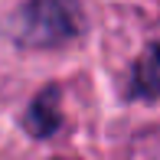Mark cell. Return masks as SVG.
Here are the masks:
<instances>
[{
	"instance_id": "cell-2",
	"label": "cell",
	"mask_w": 160,
	"mask_h": 160,
	"mask_svg": "<svg viewBox=\"0 0 160 160\" xmlns=\"http://www.w3.org/2000/svg\"><path fill=\"white\" fill-rule=\"evenodd\" d=\"M59 98H62L59 85H46L42 92H36V98L30 101V108H26V114H23V128H26L30 137H36V141H49V137L62 128Z\"/></svg>"
},
{
	"instance_id": "cell-3",
	"label": "cell",
	"mask_w": 160,
	"mask_h": 160,
	"mask_svg": "<svg viewBox=\"0 0 160 160\" xmlns=\"http://www.w3.org/2000/svg\"><path fill=\"white\" fill-rule=\"evenodd\" d=\"M131 95L144 98V101H157L160 98V39L150 42L141 52V59L134 62L131 72Z\"/></svg>"
},
{
	"instance_id": "cell-1",
	"label": "cell",
	"mask_w": 160,
	"mask_h": 160,
	"mask_svg": "<svg viewBox=\"0 0 160 160\" xmlns=\"http://www.w3.org/2000/svg\"><path fill=\"white\" fill-rule=\"evenodd\" d=\"M85 33L78 0H26L3 20V36L20 49H62Z\"/></svg>"
}]
</instances>
